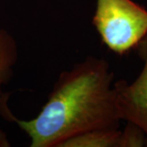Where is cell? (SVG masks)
<instances>
[{"label": "cell", "mask_w": 147, "mask_h": 147, "mask_svg": "<svg viewBox=\"0 0 147 147\" xmlns=\"http://www.w3.org/2000/svg\"><path fill=\"white\" fill-rule=\"evenodd\" d=\"M115 74L105 58L88 56L60 74L40 112L15 123L30 139V147H61L85 131L119 127Z\"/></svg>", "instance_id": "obj_1"}, {"label": "cell", "mask_w": 147, "mask_h": 147, "mask_svg": "<svg viewBox=\"0 0 147 147\" xmlns=\"http://www.w3.org/2000/svg\"><path fill=\"white\" fill-rule=\"evenodd\" d=\"M92 24L105 46L123 55L147 36V10L132 0H96Z\"/></svg>", "instance_id": "obj_2"}, {"label": "cell", "mask_w": 147, "mask_h": 147, "mask_svg": "<svg viewBox=\"0 0 147 147\" xmlns=\"http://www.w3.org/2000/svg\"><path fill=\"white\" fill-rule=\"evenodd\" d=\"M138 47L145 62L141 74L131 84L119 80L114 84V87L121 120L139 127L146 135L147 146V36Z\"/></svg>", "instance_id": "obj_3"}, {"label": "cell", "mask_w": 147, "mask_h": 147, "mask_svg": "<svg viewBox=\"0 0 147 147\" xmlns=\"http://www.w3.org/2000/svg\"><path fill=\"white\" fill-rule=\"evenodd\" d=\"M19 57V48L16 38L0 24V117L15 123L17 119L9 106L10 93L3 91L14 74V68Z\"/></svg>", "instance_id": "obj_4"}, {"label": "cell", "mask_w": 147, "mask_h": 147, "mask_svg": "<svg viewBox=\"0 0 147 147\" xmlns=\"http://www.w3.org/2000/svg\"><path fill=\"white\" fill-rule=\"evenodd\" d=\"M121 131L119 128L90 130L69 138L61 147H119Z\"/></svg>", "instance_id": "obj_5"}, {"label": "cell", "mask_w": 147, "mask_h": 147, "mask_svg": "<svg viewBox=\"0 0 147 147\" xmlns=\"http://www.w3.org/2000/svg\"><path fill=\"white\" fill-rule=\"evenodd\" d=\"M146 146V135L137 125L127 122V125L121 131L119 147H141Z\"/></svg>", "instance_id": "obj_6"}, {"label": "cell", "mask_w": 147, "mask_h": 147, "mask_svg": "<svg viewBox=\"0 0 147 147\" xmlns=\"http://www.w3.org/2000/svg\"><path fill=\"white\" fill-rule=\"evenodd\" d=\"M10 146V142L8 141L6 134L0 130V147H8Z\"/></svg>", "instance_id": "obj_7"}]
</instances>
